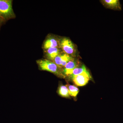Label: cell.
<instances>
[{
	"label": "cell",
	"mask_w": 123,
	"mask_h": 123,
	"mask_svg": "<svg viewBox=\"0 0 123 123\" xmlns=\"http://www.w3.org/2000/svg\"><path fill=\"white\" fill-rule=\"evenodd\" d=\"M37 63L40 70L48 71L58 76L64 77L63 68L58 66L53 62L47 59L38 60Z\"/></svg>",
	"instance_id": "6da1fadb"
},
{
	"label": "cell",
	"mask_w": 123,
	"mask_h": 123,
	"mask_svg": "<svg viewBox=\"0 0 123 123\" xmlns=\"http://www.w3.org/2000/svg\"><path fill=\"white\" fill-rule=\"evenodd\" d=\"M12 2L11 0H0V18L2 20L7 21L15 17Z\"/></svg>",
	"instance_id": "7a4b0ae2"
},
{
	"label": "cell",
	"mask_w": 123,
	"mask_h": 123,
	"mask_svg": "<svg viewBox=\"0 0 123 123\" xmlns=\"http://www.w3.org/2000/svg\"><path fill=\"white\" fill-rule=\"evenodd\" d=\"M60 48L64 53L69 55L74 56L76 54V49L74 44L69 39L63 38L60 40Z\"/></svg>",
	"instance_id": "3957f363"
},
{
	"label": "cell",
	"mask_w": 123,
	"mask_h": 123,
	"mask_svg": "<svg viewBox=\"0 0 123 123\" xmlns=\"http://www.w3.org/2000/svg\"><path fill=\"white\" fill-rule=\"evenodd\" d=\"M91 78L90 74L87 71L73 77L72 79L76 85L83 86L88 84Z\"/></svg>",
	"instance_id": "277c9868"
},
{
	"label": "cell",
	"mask_w": 123,
	"mask_h": 123,
	"mask_svg": "<svg viewBox=\"0 0 123 123\" xmlns=\"http://www.w3.org/2000/svg\"><path fill=\"white\" fill-rule=\"evenodd\" d=\"M60 40L56 37L50 36L48 37L44 41L43 45L44 50L49 48H60Z\"/></svg>",
	"instance_id": "5b68a950"
},
{
	"label": "cell",
	"mask_w": 123,
	"mask_h": 123,
	"mask_svg": "<svg viewBox=\"0 0 123 123\" xmlns=\"http://www.w3.org/2000/svg\"><path fill=\"white\" fill-rule=\"evenodd\" d=\"M74 59L71 56L64 53L56 57L53 62L58 66L64 68L69 62Z\"/></svg>",
	"instance_id": "8992f818"
},
{
	"label": "cell",
	"mask_w": 123,
	"mask_h": 123,
	"mask_svg": "<svg viewBox=\"0 0 123 123\" xmlns=\"http://www.w3.org/2000/svg\"><path fill=\"white\" fill-rule=\"evenodd\" d=\"M79 66V62L75 60L74 59L69 62L64 68L63 73L64 76H70L72 74L74 69L78 68Z\"/></svg>",
	"instance_id": "52a82bcc"
},
{
	"label": "cell",
	"mask_w": 123,
	"mask_h": 123,
	"mask_svg": "<svg viewBox=\"0 0 123 123\" xmlns=\"http://www.w3.org/2000/svg\"><path fill=\"white\" fill-rule=\"evenodd\" d=\"M44 51L47 59L52 61L56 57L62 53V50L60 48H49Z\"/></svg>",
	"instance_id": "ba28073f"
},
{
	"label": "cell",
	"mask_w": 123,
	"mask_h": 123,
	"mask_svg": "<svg viewBox=\"0 0 123 123\" xmlns=\"http://www.w3.org/2000/svg\"><path fill=\"white\" fill-rule=\"evenodd\" d=\"M101 2L105 7L114 10H121V6L119 0H103Z\"/></svg>",
	"instance_id": "9c48e42d"
},
{
	"label": "cell",
	"mask_w": 123,
	"mask_h": 123,
	"mask_svg": "<svg viewBox=\"0 0 123 123\" xmlns=\"http://www.w3.org/2000/svg\"><path fill=\"white\" fill-rule=\"evenodd\" d=\"M58 94L63 98H69L70 97L68 88L66 86L61 85L58 88Z\"/></svg>",
	"instance_id": "30bf717a"
},
{
	"label": "cell",
	"mask_w": 123,
	"mask_h": 123,
	"mask_svg": "<svg viewBox=\"0 0 123 123\" xmlns=\"http://www.w3.org/2000/svg\"><path fill=\"white\" fill-rule=\"evenodd\" d=\"M68 89L69 95L76 97L79 92V89L77 87L74 85H66Z\"/></svg>",
	"instance_id": "8fae6325"
},
{
	"label": "cell",
	"mask_w": 123,
	"mask_h": 123,
	"mask_svg": "<svg viewBox=\"0 0 123 123\" xmlns=\"http://www.w3.org/2000/svg\"><path fill=\"white\" fill-rule=\"evenodd\" d=\"M87 71V70H86L85 66L84 65H82L80 67H78V68L74 69V70H73L72 75L69 76H70V78L72 79L73 77L77 76V75H79V74H81L84 72Z\"/></svg>",
	"instance_id": "7c38bea8"
},
{
	"label": "cell",
	"mask_w": 123,
	"mask_h": 123,
	"mask_svg": "<svg viewBox=\"0 0 123 123\" xmlns=\"http://www.w3.org/2000/svg\"><path fill=\"white\" fill-rule=\"evenodd\" d=\"M2 20L0 18V24L1 23V21H2Z\"/></svg>",
	"instance_id": "4fadbf2b"
}]
</instances>
